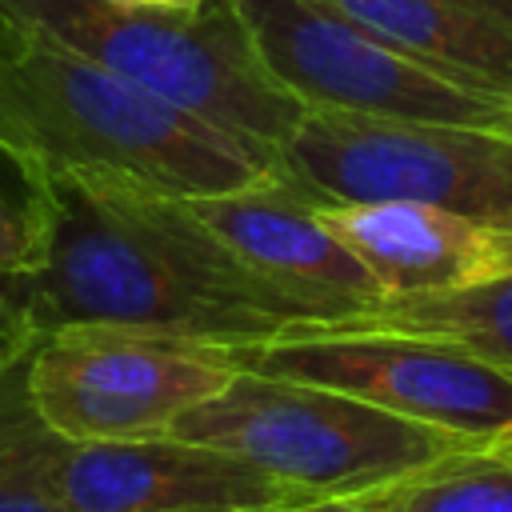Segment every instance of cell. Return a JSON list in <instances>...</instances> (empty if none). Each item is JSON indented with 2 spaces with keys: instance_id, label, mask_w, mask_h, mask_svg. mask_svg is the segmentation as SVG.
<instances>
[{
  "instance_id": "obj_1",
  "label": "cell",
  "mask_w": 512,
  "mask_h": 512,
  "mask_svg": "<svg viewBox=\"0 0 512 512\" xmlns=\"http://www.w3.org/2000/svg\"><path fill=\"white\" fill-rule=\"evenodd\" d=\"M20 176L36 260L8 284L36 336L112 324L240 352L324 328L312 308L248 272L184 196L80 168Z\"/></svg>"
},
{
  "instance_id": "obj_2",
  "label": "cell",
  "mask_w": 512,
  "mask_h": 512,
  "mask_svg": "<svg viewBox=\"0 0 512 512\" xmlns=\"http://www.w3.org/2000/svg\"><path fill=\"white\" fill-rule=\"evenodd\" d=\"M0 160L16 172H108L168 196L232 192L284 168L232 132L4 16Z\"/></svg>"
},
{
  "instance_id": "obj_3",
  "label": "cell",
  "mask_w": 512,
  "mask_h": 512,
  "mask_svg": "<svg viewBox=\"0 0 512 512\" xmlns=\"http://www.w3.org/2000/svg\"><path fill=\"white\" fill-rule=\"evenodd\" d=\"M0 16L76 48L272 160L284 156L308 112L264 68L232 0H204L196 12L116 0H0Z\"/></svg>"
},
{
  "instance_id": "obj_4",
  "label": "cell",
  "mask_w": 512,
  "mask_h": 512,
  "mask_svg": "<svg viewBox=\"0 0 512 512\" xmlns=\"http://www.w3.org/2000/svg\"><path fill=\"white\" fill-rule=\"evenodd\" d=\"M164 436L224 448L304 496H372L468 440L328 384L240 368Z\"/></svg>"
},
{
  "instance_id": "obj_5",
  "label": "cell",
  "mask_w": 512,
  "mask_h": 512,
  "mask_svg": "<svg viewBox=\"0 0 512 512\" xmlns=\"http://www.w3.org/2000/svg\"><path fill=\"white\" fill-rule=\"evenodd\" d=\"M284 172L324 204L412 200L512 224V132L488 124L376 120L308 108Z\"/></svg>"
},
{
  "instance_id": "obj_6",
  "label": "cell",
  "mask_w": 512,
  "mask_h": 512,
  "mask_svg": "<svg viewBox=\"0 0 512 512\" xmlns=\"http://www.w3.org/2000/svg\"><path fill=\"white\" fill-rule=\"evenodd\" d=\"M236 372V356L216 344L112 324H68L36 340L28 392L48 432L68 444L144 440L164 436Z\"/></svg>"
},
{
  "instance_id": "obj_7",
  "label": "cell",
  "mask_w": 512,
  "mask_h": 512,
  "mask_svg": "<svg viewBox=\"0 0 512 512\" xmlns=\"http://www.w3.org/2000/svg\"><path fill=\"white\" fill-rule=\"evenodd\" d=\"M232 356L240 368L328 384L468 444H492L512 432V376L456 340L332 324Z\"/></svg>"
},
{
  "instance_id": "obj_8",
  "label": "cell",
  "mask_w": 512,
  "mask_h": 512,
  "mask_svg": "<svg viewBox=\"0 0 512 512\" xmlns=\"http://www.w3.org/2000/svg\"><path fill=\"white\" fill-rule=\"evenodd\" d=\"M256 56L304 108L376 120L504 128L508 100L456 84L388 48L320 0H232Z\"/></svg>"
},
{
  "instance_id": "obj_9",
  "label": "cell",
  "mask_w": 512,
  "mask_h": 512,
  "mask_svg": "<svg viewBox=\"0 0 512 512\" xmlns=\"http://www.w3.org/2000/svg\"><path fill=\"white\" fill-rule=\"evenodd\" d=\"M184 200L248 272L312 308L324 328L348 324L384 300L372 268L324 224L320 196L284 168L232 192Z\"/></svg>"
},
{
  "instance_id": "obj_10",
  "label": "cell",
  "mask_w": 512,
  "mask_h": 512,
  "mask_svg": "<svg viewBox=\"0 0 512 512\" xmlns=\"http://www.w3.org/2000/svg\"><path fill=\"white\" fill-rule=\"evenodd\" d=\"M52 488L72 512H272L312 500L224 448L180 436L64 440Z\"/></svg>"
},
{
  "instance_id": "obj_11",
  "label": "cell",
  "mask_w": 512,
  "mask_h": 512,
  "mask_svg": "<svg viewBox=\"0 0 512 512\" xmlns=\"http://www.w3.org/2000/svg\"><path fill=\"white\" fill-rule=\"evenodd\" d=\"M324 224L372 268L384 300L452 296L512 272V224L412 200L324 204Z\"/></svg>"
},
{
  "instance_id": "obj_12",
  "label": "cell",
  "mask_w": 512,
  "mask_h": 512,
  "mask_svg": "<svg viewBox=\"0 0 512 512\" xmlns=\"http://www.w3.org/2000/svg\"><path fill=\"white\" fill-rule=\"evenodd\" d=\"M416 64L512 100V32L460 0H320Z\"/></svg>"
},
{
  "instance_id": "obj_13",
  "label": "cell",
  "mask_w": 512,
  "mask_h": 512,
  "mask_svg": "<svg viewBox=\"0 0 512 512\" xmlns=\"http://www.w3.org/2000/svg\"><path fill=\"white\" fill-rule=\"evenodd\" d=\"M348 324L456 340L512 376V272L492 284L452 292V296L380 300L376 308H368L364 316H356Z\"/></svg>"
},
{
  "instance_id": "obj_14",
  "label": "cell",
  "mask_w": 512,
  "mask_h": 512,
  "mask_svg": "<svg viewBox=\"0 0 512 512\" xmlns=\"http://www.w3.org/2000/svg\"><path fill=\"white\" fill-rule=\"evenodd\" d=\"M364 500L376 512H512V464L472 444Z\"/></svg>"
},
{
  "instance_id": "obj_15",
  "label": "cell",
  "mask_w": 512,
  "mask_h": 512,
  "mask_svg": "<svg viewBox=\"0 0 512 512\" xmlns=\"http://www.w3.org/2000/svg\"><path fill=\"white\" fill-rule=\"evenodd\" d=\"M28 356L0 364V472L20 464L24 456L40 452L48 440H56V432H48V424L40 420V412L32 404Z\"/></svg>"
},
{
  "instance_id": "obj_16",
  "label": "cell",
  "mask_w": 512,
  "mask_h": 512,
  "mask_svg": "<svg viewBox=\"0 0 512 512\" xmlns=\"http://www.w3.org/2000/svg\"><path fill=\"white\" fill-rule=\"evenodd\" d=\"M64 440H48L40 452L0 472V512H72L52 488V456Z\"/></svg>"
},
{
  "instance_id": "obj_17",
  "label": "cell",
  "mask_w": 512,
  "mask_h": 512,
  "mask_svg": "<svg viewBox=\"0 0 512 512\" xmlns=\"http://www.w3.org/2000/svg\"><path fill=\"white\" fill-rule=\"evenodd\" d=\"M36 260V220L28 204V184L8 192L0 184V276H20Z\"/></svg>"
},
{
  "instance_id": "obj_18",
  "label": "cell",
  "mask_w": 512,
  "mask_h": 512,
  "mask_svg": "<svg viewBox=\"0 0 512 512\" xmlns=\"http://www.w3.org/2000/svg\"><path fill=\"white\" fill-rule=\"evenodd\" d=\"M36 332L28 328L16 296H12V284L8 276H0V364L4 360H16V356H28L36 348Z\"/></svg>"
},
{
  "instance_id": "obj_19",
  "label": "cell",
  "mask_w": 512,
  "mask_h": 512,
  "mask_svg": "<svg viewBox=\"0 0 512 512\" xmlns=\"http://www.w3.org/2000/svg\"><path fill=\"white\" fill-rule=\"evenodd\" d=\"M272 512H376L364 496H320V500H300V504H284Z\"/></svg>"
},
{
  "instance_id": "obj_20",
  "label": "cell",
  "mask_w": 512,
  "mask_h": 512,
  "mask_svg": "<svg viewBox=\"0 0 512 512\" xmlns=\"http://www.w3.org/2000/svg\"><path fill=\"white\" fill-rule=\"evenodd\" d=\"M460 4H468L472 12H480L492 24H500L504 32H512V0H460Z\"/></svg>"
},
{
  "instance_id": "obj_21",
  "label": "cell",
  "mask_w": 512,
  "mask_h": 512,
  "mask_svg": "<svg viewBox=\"0 0 512 512\" xmlns=\"http://www.w3.org/2000/svg\"><path fill=\"white\" fill-rule=\"evenodd\" d=\"M128 8H156V12H196L204 8V0H116Z\"/></svg>"
},
{
  "instance_id": "obj_22",
  "label": "cell",
  "mask_w": 512,
  "mask_h": 512,
  "mask_svg": "<svg viewBox=\"0 0 512 512\" xmlns=\"http://www.w3.org/2000/svg\"><path fill=\"white\" fill-rule=\"evenodd\" d=\"M488 448H492V452H496V456H504V460H508V464H512V432H504V436H500V440H492V444H488Z\"/></svg>"
},
{
  "instance_id": "obj_23",
  "label": "cell",
  "mask_w": 512,
  "mask_h": 512,
  "mask_svg": "<svg viewBox=\"0 0 512 512\" xmlns=\"http://www.w3.org/2000/svg\"><path fill=\"white\" fill-rule=\"evenodd\" d=\"M504 128L512 132V100H508V112H504Z\"/></svg>"
}]
</instances>
